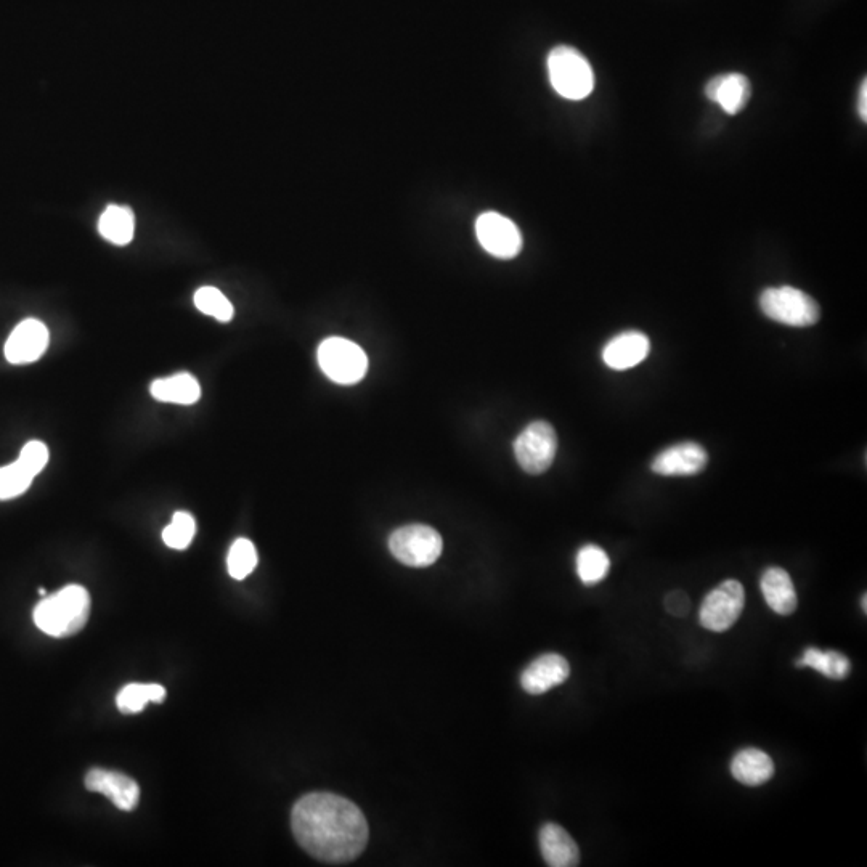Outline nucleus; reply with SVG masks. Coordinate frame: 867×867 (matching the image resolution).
I'll list each match as a JSON object with an SVG mask.
<instances>
[{
    "label": "nucleus",
    "instance_id": "bb28decb",
    "mask_svg": "<svg viewBox=\"0 0 867 867\" xmlns=\"http://www.w3.org/2000/svg\"><path fill=\"white\" fill-rule=\"evenodd\" d=\"M196 522L192 514L179 511L172 516V521L163 530V540L172 550H185L195 537Z\"/></svg>",
    "mask_w": 867,
    "mask_h": 867
},
{
    "label": "nucleus",
    "instance_id": "423d86ee",
    "mask_svg": "<svg viewBox=\"0 0 867 867\" xmlns=\"http://www.w3.org/2000/svg\"><path fill=\"white\" fill-rule=\"evenodd\" d=\"M444 542L437 530L423 524L400 527L389 538L395 559L410 567H428L439 559Z\"/></svg>",
    "mask_w": 867,
    "mask_h": 867
},
{
    "label": "nucleus",
    "instance_id": "20e7f679",
    "mask_svg": "<svg viewBox=\"0 0 867 867\" xmlns=\"http://www.w3.org/2000/svg\"><path fill=\"white\" fill-rule=\"evenodd\" d=\"M760 309L773 322L795 328L816 325L821 318L818 302L792 286L765 289L760 296Z\"/></svg>",
    "mask_w": 867,
    "mask_h": 867
},
{
    "label": "nucleus",
    "instance_id": "2f4dec72",
    "mask_svg": "<svg viewBox=\"0 0 867 867\" xmlns=\"http://www.w3.org/2000/svg\"><path fill=\"white\" fill-rule=\"evenodd\" d=\"M39 595H41L42 598H45V596H47V591H45L44 588H39Z\"/></svg>",
    "mask_w": 867,
    "mask_h": 867
},
{
    "label": "nucleus",
    "instance_id": "f03ea898",
    "mask_svg": "<svg viewBox=\"0 0 867 867\" xmlns=\"http://www.w3.org/2000/svg\"><path fill=\"white\" fill-rule=\"evenodd\" d=\"M90 615L89 591L79 585H68L45 596L34 609V623L45 635L68 638L86 627Z\"/></svg>",
    "mask_w": 867,
    "mask_h": 867
},
{
    "label": "nucleus",
    "instance_id": "7c9ffc66",
    "mask_svg": "<svg viewBox=\"0 0 867 867\" xmlns=\"http://www.w3.org/2000/svg\"><path fill=\"white\" fill-rule=\"evenodd\" d=\"M861 606H863V612H864V614H866V612H867V595H866V593H864V595H863V601H861Z\"/></svg>",
    "mask_w": 867,
    "mask_h": 867
},
{
    "label": "nucleus",
    "instance_id": "39448f33",
    "mask_svg": "<svg viewBox=\"0 0 867 867\" xmlns=\"http://www.w3.org/2000/svg\"><path fill=\"white\" fill-rule=\"evenodd\" d=\"M317 357L323 373L334 383L349 386L367 375V354L349 339H325L318 347Z\"/></svg>",
    "mask_w": 867,
    "mask_h": 867
},
{
    "label": "nucleus",
    "instance_id": "f257e3e1",
    "mask_svg": "<svg viewBox=\"0 0 867 867\" xmlns=\"http://www.w3.org/2000/svg\"><path fill=\"white\" fill-rule=\"evenodd\" d=\"M291 829L310 856L330 864L359 858L370 835L367 818L359 806L330 792L299 798L291 811Z\"/></svg>",
    "mask_w": 867,
    "mask_h": 867
},
{
    "label": "nucleus",
    "instance_id": "393cba45",
    "mask_svg": "<svg viewBox=\"0 0 867 867\" xmlns=\"http://www.w3.org/2000/svg\"><path fill=\"white\" fill-rule=\"evenodd\" d=\"M196 309L204 315L216 318L219 322H230L233 318L232 302L225 298L224 293L212 286H204L195 293Z\"/></svg>",
    "mask_w": 867,
    "mask_h": 867
},
{
    "label": "nucleus",
    "instance_id": "a878e982",
    "mask_svg": "<svg viewBox=\"0 0 867 867\" xmlns=\"http://www.w3.org/2000/svg\"><path fill=\"white\" fill-rule=\"evenodd\" d=\"M33 479V474L20 461L0 468V500L20 497L33 484Z\"/></svg>",
    "mask_w": 867,
    "mask_h": 867
},
{
    "label": "nucleus",
    "instance_id": "9b49d317",
    "mask_svg": "<svg viewBox=\"0 0 867 867\" xmlns=\"http://www.w3.org/2000/svg\"><path fill=\"white\" fill-rule=\"evenodd\" d=\"M86 787L90 792L105 795L119 810L134 811L139 805V784L118 771L94 768L87 773Z\"/></svg>",
    "mask_w": 867,
    "mask_h": 867
},
{
    "label": "nucleus",
    "instance_id": "4468645a",
    "mask_svg": "<svg viewBox=\"0 0 867 867\" xmlns=\"http://www.w3.org/2000/svg\"><path fill=\"white\" fill-rule=\"evenodd\" d=\"M570 665L559 654H543L527 665L521 675V686L532 696H540L569 678Z\"/></svg>",
    "mask_w": 867,
    "mask_h": 867
},
{
    "label": "nucleus",
    "instance_id": "9d476101",
    "mask_svg": "<svg viewBox=\"0 0 867 867\" xmlns=\"http://www.w3.org/2000/svg\"><path fill=\"white\" fill-rule=\"evenodd\" d=\"M709 465V453L696 442L665 448L652 460V473L667 477L696 476Z\"/></svg>",
    "mask_w": 867,
    "mask_h": 867
},
{
    "label": "nucleus",
    "instance_id": "c85d7f7f",
    "mask_svg": "<svg viewBox=\"0 0 867 867\" xmlns=\"http://www.w3.org/2000/svg\"><path fill=\"white\" fill-rule=\"evenodd\" d=\"M689 607H691V603H689V598L683 591H673V593H670L665 598V609L670 614L675 615V617H684V615L688 614Z\"/></svg>",
    "mask_w": 867,
    "mask_h": 867
},
{
    "label": "nucleus",
    "instance_id": "ddd939ff",
    "mask_svg": "<svg viewBox=\"0 0 867 867\" xmlns=\"http://www.w3.org/2000/svg\"><path fill=\"white\" fill-rule=\"evenodd\" d=\"M651 341L641 331H623L607 342L603 349V362L611 370L625 371L648 359Z\"/></svg>",
    "mask_w": 867,
    "mask_h": 867
},
{
    "label": "nucleus",
    "instance_id": "2eb2a0df",
    "mask_svg": "<svg viewBox=\"0 0 867 867\" xmlns=\"http://www.w3.org/2000/svg\"><path fill=\"white\" fill-rule=\"evenodd\" d=\"M705 95L718 103L728 114L741 113L749 103L752 86L747 76L741 73L720 74L710 79L705 86Z\"/></svg>",
    "mask_w": 867,
    "mask_h": 867
},
{
    "label": "nucleus",
    "instance_id": "6e6552de",
    "mask_svg": "<svg viewBox=\"0 0 867 867\" xmlns=\"http://www.w3.org/2000/svg\"><path fill=\"white\" fill-rule=\"evenodd\" d=\"M745 607V591L741 582L729 578L705 596L699 611V622L705 630L723 633L733 627Z\"/></svg>",
    "mask_w": 867,
    "mask_h": 867
},
{
    "label": "nucleus",
    "instance_id": "1a4fd4ad",
    "mask_svg": "<svg viewBox=\"0 0 867 867\" xmlns=\"http://www.w3.org/2000/svg\"><path fill=\"white\" fill-rule=\"evenodd\" d=\"M477 240L498 259H513L521 253L522 235L513 220L498 212H484L476 222Z\"/></svg>",
    "mask_w": 867,
    "mask_h": 867
},
{
    "label": "nucleus",
    "instance_id": "5701e85b",
    "mask_svg": "<svg viewBox=\"0 0 867 867\" xmlns=\"http://www.w3.org/2000/svg\"><path fill=\"white\" fill-rule=\"evenodd\" d=\"M609 569H611V559L603 548L587 545L578 551L577 574L583 585L591 587V585L603 582L609 574Z\"/></svg>",
    "mask_w": 867,
    "mask_h": 867
},
{
    "label": "nucleus",
    "instance_id": "0eeeda50",
    "mask_svg": "<svg viewBox=\"0 0 867 867\" xmlns=\"http://www.w3.org/2000/svg\"><path fill=\"white\" fill-rule=\"evenodd\" d=\"M558 450V437L546 421H534L517 436L514 455L526 473L543 474L553 465Z\"/></svg>",
    "mask_w": 867,
    "mask_h": 867
},
{
    "label": "nucleus",
    "instance_id": "dca6fc26",
    "mask_svg": "<svg viewBox=\"0 0 867 867\" xmlns=\"http://www.w3.org/2000/svg\"><path fill=\"white\" fill-rule=\"evenodd\" d=\"M540 850L543 859L551 867H574L580 863V850L569 832L558 824L548 823L542 827Z\"/></svg>",
    "mask_w": 867,
    "mask_h": 867
},
{
    "label": "nucleus",
    "instance_id": "a211bd4d",
    "mask_svg": "<svg viewBox=\"0 0 867 867\" xmlns=\"http://www.w3.org/2000/svg\"><path fill=\"white\" fill-rule=\"evenodd\" d=\"M774 762L770 755L755 747H747L737 752L731 762V774L744 786L758 787L771 781L774 776Z\"/></svg>",
    "mask_w": 867,
    "mask_h": 867
},
{
    "label": "nucleus",
    "instance_id": "6ab92c4d",
    "mask_svg": "<svg viewBox=\"0 0 867 867\" xmlns=\"http://www.w3.org/2000/svg\"><path fill=\"white\" fill-rule=\"evenodd\" d=\"M151 395L159 402L179 403V405H193L201 397V386L195 376L188 373L169 376V378L156 379L151 384Z\"/></svg>",
    "mask_w": 867,
    "mask_h": 867
},
{
    "label": "nucleus",
    "instance_id": "412c9836",
    "mask_svg": "<svg viewBox=\"0 0 867 867\" xmlns=\"http://www.w3.org/2000/svg\"><path fill=\"white\" fill-rule=\"evenodd\" d=\"M797 665L802 668H813L831 680H845L851 672L850 660L847 656H843L842 652L821 651L816 648L806 649Z\"/></svg>",
    "mask_w": 867,
    "mask_h": 867
},
{
    "label": "nucleus",
    "instance_id": "f3484780",
    "mask_svg": "<svg viewBox=\"0 0 867 867\" xmlns=\"http://www.w3.org/2000/svg\"><path fill=\"white\" fill-rule=\"evenodd\" d=\"M760 587L771 611L779 615H790L797 611V590L787 570L781 567L766 569L760 580Z\"/></svg>",
    "mask_w": 867,
    "mask_h": 867
},
{
    "label": "nucleus",
    "instance_id": "f8f14e48",
    "mask_svg": "<svg viewBox=\"0 0 867 867\" xmlns=\"http://www.w3.org/2000/svg\"><path fill=\"white\" fill-rule=\"evenodd\" d=\"M47 347H49L47 326L39 320L28 318L10 334L9 341L5 344V357L13 365H25L41 359Z\"/></svg>",
    "mask_w": 867,
    "mask_h": 867
},
{
    "label": "nucleus",
    "instance_id": "4be33fe9",
    "mask_svg": "<svg viewBox=\"0 0 867 867\" xmlns=\"http://www.w3.org/2000/svg\"><path fill=\"white\" fill-rule=\"evenodd\" d=\"M164 701H166V688L156 683L126 684L116 696L119 712L127 713V715L142 712L148 702L163 704Z\"/></svg>",
    "mask_w": 867,
    "mask_h": 867
},
{
    "label": "nucleus",
    "instance_id": "7ed1b4c3",
    "mask_svg": "<svg viewBox=\"0 0 867 867\" xmlns=\"http://www.w3.org/2000/svg\"><path fill=\"white\" fill-rule=\"evenodd\" d=\"M551 86L567 100H583L595 89V73L582 53L569 45H559L548 55Z\"/></svg>",
    "mask_w": 867,
    "mask_h": 867
},
{
    "label": "nucleus",
    "instance_id": "b1692460",
    "mask_svg": "<svg viewBox=\"0 0 867 867\" xmlns=\"http://www.w3.org/2000/svg\"><path fill=\"white\" fill-rule=\"evenodd\" d=\"M257 566L256 546L248 538H238L230 546L227 556L228 574L235 580H245Z\"/></svg>",
    "mask_w": 867,
    "mask_h": 867
},
{
    "label": "nucleus",
    "instance_id": "cd10ccee",
    "mask_svg": "<svg viewBox=\"0 0 867 867\" xmlns=\"http://www.w3.org/2000/svg\"><path fill=\"white\" fill-rule=\"evenodd\" d=\"M18 461H20L21 465L25 466V469H28L29 473L36 477L49 463V448L45 447V444H42V442H37V440L28 442L23 447V450H21Z\"/></svg>",
    "mask_w": 867,
    "mask_h": 867
},
{
    "label": "nucleus",
    "instance_id": "aec40b11",
    "mask_svg": "<svg viewBox=\"0 0 867 867\" xmlns=\"http://www.w3.org/2000/svg\"><path fill=\"white\" fill-rule=\"evenodd\" d=\"M98 232L113 245H129L135 233L134 212L127 206L111 204L98 220Z\"/></svg>",
    "mask_w": 867,
    "mask_h": 867
},
{
    "label": "nucleus",
    "instance_id": "c756f323",
    "mask_svg": "<svg viewBox=\"0 0 867 867\" xmlns=\"http://www.w3.org/2000/svg\"><path fill=\"white\" fill-rule=\"evenodd\" d=\"M858 113H859V118L863 119L864 123H866V121H867V82H866V79H864L863 84H861V89H859Z\"/></svg>",
    "mask_w": 867,
    "mask_h": 867
}]
</instances>
